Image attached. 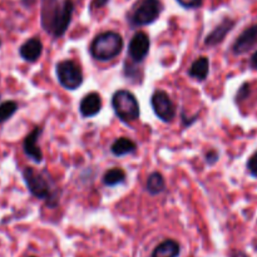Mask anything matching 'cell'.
I'll return each instance as SVG.
<instances>
[{"label": "cell", "mask_w": 257, "mask_h": 257, "mask_svg": "<svg viewBox=\"0 0 257 257\" xmlns=\"http://www.w3.org/2000/svg\"><path fill=\"white\" fill-rule=\"evenodd\" d=\"M74 14L73 0H42L40 24L42 28L54 38L65 34Z\"/></svg>", "instance_id": "1"}, {"label": "cell", "mask_w": 257, "mask_h": 257, "mask_svg": "<svg viewBox=\"0 0 257 257\" xmlns=\"http://www.w3.org/2000/svg\"><path fill=\"white\" fill-rule=\"evenodd\" d=\"M123 49V38L117 32L98 34L90 44V54L98 60H110Z\"/></svg>", "instance_id": "2"}, {"label": "cell", "mask_w": 257, "mask_h": 257, "mask_svg": "<svg viewBox=\"0 0 257 257\" xmlns=\"http://www.w3.org/2000/svg\"><path fill=\"white\" fill-rule=\"evenodd\" d=\"M23 178H24V182L27 185L29 192L34 197L47 201L48 206L54 207V201L57 202V200L54 197V192H53L49 182H48L47 178L44 177L43 173L38 172L33 167H25L23 170Z\"/></svg>", "instance_id": "3"}, {"label": "cell", "mask_w": 257, "mask_h": 257, "mask_svg": "<svg viewBox=\"0 0 257 257\" xmlns=\"http://www.w3.org/2000/svg\"><path fill=\"white\" fill-rule=\"evenodd\" d=\"M163 10L161 0H142L137 3L128 14V22L132 27H145L155 23Z\"/></svg>", "instance_id": "4"}, {"label": "cell", "mask_w": 257, "mask_h": 257, "mask_svg": "<svg viewBox=\"0 0 257 257\" xmlns=\"http://www.w3.org/2000/svg\"><path fill=\"white\" fill-rule=\"evenodd\" d=\"M112 105L115 114L124 123L135 122L140 117V104L137 98L128 90H118L113 94Z\"/></svg>", "instance_id": "5"}, {"label": "cell", "mask_w": 257, "mask_h": 257, "mask_svg": "<svg viewBox=\"0 0 257 257\" xmlns=\"http://www.w3.org/2000/svg\"><path fill=\"white\" fill-rule=\"evenodd\" d=\"M57 77L65 89L74 90L83 83V72L74 60L65 59L57 64Z\"/></svg>", "instance_id": "6"}, {"label": "cell", "mask_w": 257, "mask_h": 257, "mask_svg": "<svg viewBox=\"0 0 257 257\" xmlns=\"http://www.w3.org/2000/svg\"><path fill=\"white\" fill-rule=\"evenodd\" d=\"M151 104L160 119L166 123L172 122L176 115V107L165 90H156L151 98Z\"/></svg>", "instance_id": "7"}, {"label": "cell", "mask_w": 257, "mask_h": 257, "mask_svg": "<svg viewBox=\"0 0 257 257\" xmlns=\"http://www.w3.org/2000/svg\"><path fill=\"white\" fill-rule=\"evenodd\" d=\"M151 40L145 32H137L128 45V55L135 62H142L150 52Z\"/></svg>", "instance_id": "8"}, {"label": "cell", "mask_w": 257, "mask_h": 257, "mask_svg": "<svg viewBox=\"0 0 257 257\" xmlns=\"http://www.w3.org/2000/svg\"><path fill=\"white\" fill-rule=\"evenodd\" d=\"M257 44V24L251 25L243 30L233 44L235 54H245Z\"/></svg>", "instance_id": "9"}, {"label": "cell", "mask_w": 257, "mask_h": 257, "mask_svg": "<svg viewBox=\"0 0 257 257\" xmlns=\"http://www.w3.org/2000/svg\"><path fill=\"white\" fill-rule=\"evenodd\" d=\"M40 135H42V128L35 127L25 137L24 143H23V150H24L27 157H29L30 160H33L37 163H40L43 161V152L39 146H38V140H39Z\"/></svg>", "instance_id": "10"}, {"label": "cell", "mask_w": 257, "mask_h": 257, "mask_svg": "<svg viewBox=\"0 0 257 257\" xmlns=\"http://www.w3.org/2000/svg\"><path fill=\"white\" fill-rule=\"evenodd\" d=\"M100 109H102V98H100L98 93H88L80 100L79 110L83 117H94V115H97L100 112Z\"/></svg>", "instance_id": "11"}, {"label": "cell", "mask_w": 257, "mask_h": 257, "mask_svg": "<svg viewBox=\"0 0 257 257\" xmlns=\"http://www.w3.org/2000/svg\"><path fill=\"white\" fill-rule=\"evenodd\" d=\"M235 24H236L235 20L230 19V18H225V19H223L222 22H221L220 24H218L217 27H216L215 29H213L207 37H206L205 44L211 45V47L220 44V43L225 39L226 35L232 30V28L235 27Z\"/></svg>", "instance_id": "12"}, {"label": "cell", "mask_w": 257, "mask_h": 257, "mask_svg": "<svg viewBox=\"0 0 257 257\" xmlns=\"http://www.w3.org/2000/svg\"><path fill=\"white\" fill-rule=\"evenodd\" d=\"M43 53V43L39 38H30L19 48V54L27 62H37Z\"/></svg>", "instance_id": "13"}, {"label": "cell", "mask_w": 257, "mask_h": 257, "mask_svg": "<svg viewBox=\"0 0 257 257\" xmlns=\"http://www.w3.org/2000/svg\"><path fill=\"white\" fill-rule=\"evenodd\" d=\"M180 252L181 247L177 241L165 240L155 248L152 257H178Z\"/></svg>", "instance_id": "14"}, {"label": "cell", "mask_w": 257, "mask_h": 257, "mask_svg": "<svg viewBox=\"0 0 257 257\" xmlns=\"http://www.w3.org/2000/svg\"><path fill=\"white\" fill-rule=\"evenodd\" d=\"M137 150V145L133 142L132 140L127 137H120L117 138V140L113 142L112 147H110V151L114 156L117 157H122V156L130 155V153H133Z\"/></svg>", "instance_id": "15"}, {"label": "cell", "mask_w": 257, "mask_h": 257, "mask_svg": "<svg viewBox=\"0 0 257 257\" xmlns=\"http://www.w3.org/2000/svg\"><path fill=\"white\" fill-rule=\"evenodd\" d=\"M208 70H210L208 59L206 57H200L192 63L190 70H188V74L197 80H205L208 75Z\"/></svg>", "instance_id": "16"}, {"label": "cell", "mask_w": 257, "mask_h": 257, "mask_svg": "<svg viewBox=\"0 0 257 257\" xmlns=\"http://www.w3.org/2000/svg\"><path fill=\"white\" fill-rule=\"evenodd\" d=\"M146 188H147L148 192L153 196L162 193L166 188V182L163 176L158 172H153L152 175H150V177H148L147 183H146Z\"/></svg>", "instance_id": "17"}, {"label": "cell", "mask_w": 257, "mask_h": 257, "mask_svg": "<svg viewBox=\"0 0 257 257\" xmlns=\"http://www.w3.org/2000/svg\"><path fill=\"white\" fill-rule=\"evenodd\" d=\"M125 180V172L122 170V168H118V167H114V168H110L109 171H107L104 175V177H103V183H104L105 186H110V187H113V186H117L119 185V183H123Z\"/></svg>", "instance_id": "18"}, {"label": "cell", "mask_w": 257, "mask_h": 257, "mask_svg": "<svg viewBox=\"0 0 257 257\" xmlns=\"http://www.w3.org/2000/svg\"><path fill=\"white\" fill-rule=\"evenodd\" d=\"M18 103L14 100H7L0 104V123H5L17 113Z\"/></svg>", "instance_id": "19"}, {"label": "cell", "mask_w": 257, "mask_h": 257, "mask_svg": "<svg viewBox=\"0 0 257 257\" xmlns=\"http://www.w3.org/2000/svg\"><path fill=\"white\" fill-rule=\"evenodd\" d=\"M185 9H198L202 7L203 0H176Z\"/></svg>", "instance_id": "20"}, {"label": "cell", "mask_w": 257, "mask_h": 257, "mask_svg": "<svg viewBox=\"0 0 257 257\" xmlns=\"http://www.w3.org/2000/svg\"><path fill=\"white\" fill-rule=\"evenodd\" d=\"M247 170L253 177H257V151L250 157L247 162Z\"/></svg>", "instance_id": "21"}, {"label": "cell", "mask_w": 257, "mask_h": 257, "mask_svg": "<svg viewBox=\"0 0 257 257\" xmlns=\"http://www.w3.org/2000/svg\"><path fill=\"white\" fill-rule=\"evenodd\" d=\"M108 3H109V0H93L92 5H90V9H100V8H104Z\"/></svg>", "instance_id": "22"}, {"label": "cell", "mask_w": 257, "mask_h": 257, "mask_svg": "<svg viewBox=\"0 0 257 257\" xmlns=\"http://www.w3.org/2000/svg\"><path fill=\"white\" fill-rule=\"evenodd\" d=\"M206 160H207V163L212 165V163H215L216 161L218 160V153L215 152V151H210V152L206 155Z\"/></svg>", "instance_id": "23"}, {"label": "cell", "mask_w": 257, "mask_h": 257, "mask_svg": "<svg viewBox=\"0 0 257 257\" xmlns=\"http://www.w3.org/2000/svg\"><path fill=\"white\" fill-rule=\"evenodd\" d=\"M37 2L38 0H22V4L24 5L25 8H30L34 4H37ZM40 2H42V0H40Z\"/></svg>", "instance_id": "24"}, {"label": "cell", "mask_w": 257, "mask_h": 257, "mask_svg": "<svg viewBox=\"0 0 257 257\" xmlns=\"http://www.w3.org/2000/svg\"><path fill=\"white\" fill-rule=\"evenodd\" d=\"M251 65H252V67L257 70V50L253 53L252 58H251Z\"/></svg>", "instance_id": "25"}, {"label": "cell", "mask_w": 257, "mask_h": 257, "mask_svg": "<svg viewBox=\"0 0 257 257\" xmlns=\"http://www.w3.org/2000/svg\"><path fill=\"white\" fill-rule=\"evenodd\" d=\"M231 257H248L246 255L245 252H242V251H233L232 253H231Z\"/></svg>", "instance_id": "26"}, {"label": "cell", "mask_w": 257, "mask_h": 257, "mask_svg": "<svg viewBox=\"0 0 257 257\" xmlns=\"http://www.w3.org/2000/svg\"><path fill=\"white\" fill-rule=\"evenodd\" d=\"M0 47H2V40H0Z\"/></svg>", "instance_id": "27"}, {"label": "cell", "mask_w": 257, "mask_h": 257, "mask_svg": "<svg viewBox=\"0 0 257 257\" xmlns=\"http://www.w3.org/2000/svg\"><path fill=\"white\" fill-rule=\"evenodd\" d=\"M30 257H35V256H30Z\"/></svg>", "instance_id": "28"}]
</instances>
